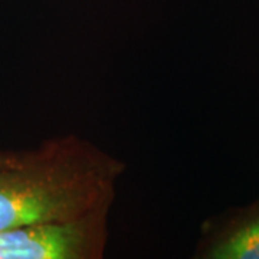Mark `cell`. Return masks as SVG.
Returning <instances> with one entry per match:
<instances>
[{
  "label": "cell",
  "instance_id": "3",
  "mask_svg": "<svg viewBox=\"0 0 259 259\" xmlns=\"http://www.w3.org/2000/svg\"><path fill=\"white\" fill-rule=\"evenodd\" d=\"M204 258L259 259V200L243 209L209 242Z\"/></svg>",
  "mask_w": 259,
  "mask_h": 259
},
{
  "label": "cell",
  "instance_id": "2",
  "mask_svg": "<svg viewBox=\"0 0 259 259\" xmlns=\"http://www.w3.org/2000/svg\"><path fill=\"white\" fill-rule=\"evenodd\" d=\"M105 210L64 222L0 231V259H90L101 256Z\"/></svg>",
  "mask_w": 259,
  "mask_h": 259
},
{
  "label": "cell",
  "instance_id": "1",
  "mask_svg": "<svg viewBox=\"0 0 259 259\" xmlns=\"http://www.w3.org/2000/svg\"><path fill=\"white\" fill-rule=\"evenodd\" d=\"M120 168L75 140L0 151V231L107 210Z\"/></svg>",
  "mask_w": 259,
  "mask_h": 259
}]
</instances>
